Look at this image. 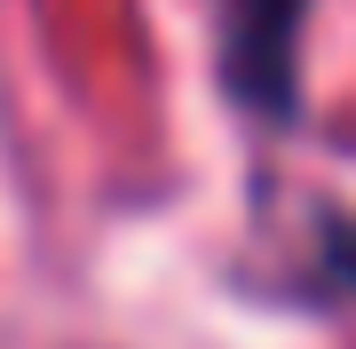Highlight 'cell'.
Wrapping results in <instances>:
<instances>
[{"label": "cell", "instance_id": "6da1fadb", "mask_svg": "<svg viewBox=\"0 0 356 349\" xmlns=\"http://www.w3.org/2000/svg\"><path fill=\"white\" fill-rule=\"evenodd\" d=\"M309 0H229V88L261 119L293 111V32Z\"/></svg>", "mask_w": 356, "mask_h": 349}]
</instances>
